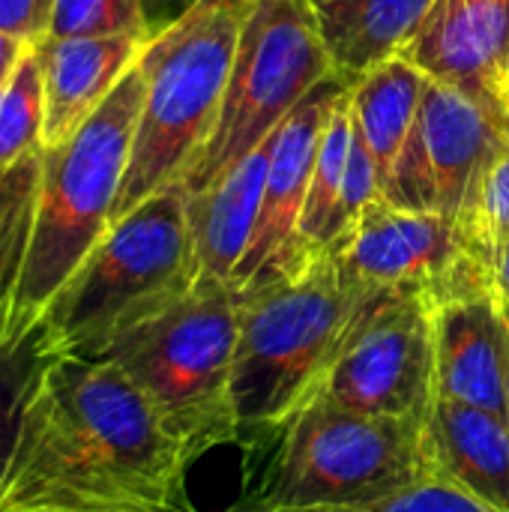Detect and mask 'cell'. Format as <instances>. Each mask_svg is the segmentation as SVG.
<instances>
[{
	"instance_id": "9",
	"label": "cell",
	"mask_w": 509,
	"mask_h": 512,
	"mask_svg": "<svg viewBox=\"0 0 509 512\" xmlns=\"http://www.w3.org/2000/svg\"><path fill=\"white\" fill-rule=\"evenodd\" d=\"M435 306L423 294H372L321 393L357 414L423 426L438 402Z\"/></svg>"
},
{
	"instance_id": "15",
	"label": "cell",
	"mask_w": 509,
	"mask_h": 512,
	"mask_svg": "<svg viewBox=\"0 0 509 512\" xmlns=\"http://www.w3.org/2000/svg\"><path fill=\"white\" fill-rule=\"evenodd\" d=\"M147 42L141 36H48L36 45L45 87V150L66 144L99 111Z\"/></svg>"
},
{
	"instance_id": "23",
	"label": "cell",
	"mask_w": 509,
	"mask_h": 512,
	"mask_svg": "<svg viewBox=\"0 0 509 512\" xmlns=\"http://www.w3.org/2000/svg\"><path fill=\"white\" fill-rule=\"evenodd\" d=\"M459 225L483 258H489L492 249L509 243V135L492 153Z\"/></svg>"
},
{
	"instance_id": "12",
	"label": "cell",
	"mask_w": 509,
	"mask_h": 512,
	"mask_svg": "<svg viewBox=\"0 0 509 512\" xmlns=\"http://www.w3.org/2000/svg\"><path fill=\"white\" fill-rule=\"evenodd\" d=\"M348 87L351 84L342 75L330 72L276 129L258 225L249 252L231 282L237 294L273 276L285 261L303 216V204H306V192H309V180L327 120L333 114V105Z\"/></svg>"
},
{
	"instance_id": "5",
	"label": "cell",
	"mask_w": 509,
	"mask_h": 512,
	"mask_svg": "<svg viewBox=\"0 0 509 512\" xmlns=\"http://www.w3.org/2000/svg\"><path fill=\"white\" fill-rule=\"evenodd\" d=\"M243 15L246 0H192L144 45V99L114 219L183 183L198 162L222 111Z\"/></svg>"
},
{
	"instance_id": "17",
	"label": "cell",
	"mask_w": 509,
	"mask_h": 512,
	"mask_svg": "<svg viewBox=\"0 0 509 512\" xmlns=\"http://www.w3.org/2000/svg\"><path fill=\"white\" fill-rule=\"evenodd\" d=\"M273 135L210 186L189 192V228L198 276L234 282L258 225Z\"/></svg>"
},
{
	"instance_id": "10",
	"label": "cell",
	"mask_w": 509,
	"mask_h": 512,
	"mask_svg": "<svg viewBox=\"0 0 509 512\" xmlns=\"http://www.w3.org/2000/svg\"><path fill=\"white\" fill-rule=\"evenodd\" d=\"M342 276L366 294H423L435 303L492 294L489 258L462 225L438 213L402 210L381 195L330 249Z\"/></svg>"
},
{
	"instance_id": "30",
	"label": "cell",
	"mask_w": 509,
	"mask_h": 512,
	"mask_svg": "<svg viewBox=\"0 0 509 512\" xmlns=\"http://www.w3.org/2000/svg\"><path fill=\"white\" fill-rule=\"evenodd\" d=\"M504 108H507V117H509V72H507V99H504Z\"/></svg>"
},
{
	"instance_id": "25",
	"label": "cell",
	"mask_w": 509,
	"mask_h": 512,
	"mask_svg": "<svg viewBox=\"0 0 509 512\" xmlns=\"http://www.w3.org/2000/svg\"><path fill=\"white\" fill-rule=\"evenodd\" d=\"M330 512H492L483 504H477L474 498H468L465 492H459L456 486L444 483L435 474H423L420 480L402 486L393 495H384L378 501L360 504V507H348V510H330Z\"/></svg>"
},
{
	"instance_id": "2",
	"label": "cell",
	"mask_w": 509,
	"mask_h": 512,
	"mask_svg": "<svg viewBox=\"0 0 509 512\" xmlns=\"http://www.w3.org/2000/svg\"><path fill=\"white\" fill-rule=\"evenodd\" d=\"M141 99L144 72L135 63L66 144L39 153L24 246L3 312V327L12 336H36L57 294L108 234Z\"/></svg>"
},
{
	"instance_id": "27",
	"label": "cell",
	"mask_w": 509,
	"mask_h": 512,
	"mask_svg": "<svg viewBox=\"0 0 509 512\" xmlns=\"http://www.w3.org/2000/svg\"><path fill=\"white\" fill-rule=\"evenodd\" d=\"M54 0H0V30L39 45L51 27Z\"/></svg>"
},
{
	"instance_id": "6",
	"label": "cell",
	"mask_w": 509,
	"mask_h": 512,
	"mask_svg": "<svg viewBox=\"0 0 509 512\" xmlns=\"http://www.w3.org/2000/svg\"><path fill=\"white\" fill-rule=\"evenodd\" d=\"M270 432V450L228 512L360 507L429 474L423 426L348 411L321 390Z\"/></svg>"
},
{
	"instance_id": "3",
	"label": "cell",
	"mask_w": 509,
	"mask_h": 512,
	"mask_svg": "<svg viewBox=\"0 0 509 512\" xmlns=\"http://www.w3.org/2000/svg\"><path fill=\"white\" fill-rule=\"evenodd\" d=\"M369 297L330 252L237 294L231 405L240 438L279 426L321 390Z\"/></svg>"
},
{
	"instance_id": "26",
	"label": "cell",
	"mask_w": 509,
	"mask_h": 512,
	"mask_svg": "<svg viewBox=\"0 0 509 512\" xmlns=\"http://www.w3.org/2000/svg\"><path fill=\"white\" fill-rule=\"evenodd\" d=\"M381 195V174L378 165L369 153V147L363 144V138L354 132L351 138V153H348V168H345V180H342V195H339V213H336V228H339V240L345 237V231L360 219V213ZM336 240V243H339Z\"/></svg>"
},
{
	"instance_id": "28",
	"label": "cell",
	"mask_w": 509,
	"mask_h": 512,
	"mask_svg": "<svg viewBox=\"0 0 509 512\" xmlns=\"http://www.w3.org/2000/svg\"><path fill=\"white\" fill-rule=\"evenodd\" d=\"M489 288L501 306H509V243L489 252Z\"/></svg>"
},
{
	"instance_id": "1",
	"label": "cell",
	"mask_w": 509,
	"mask_h": 512,
	"mask_svg": "<svg viewBox=\"0 0 509 512\" xmlns=\"http://www.w3.org/2000/svg\"><path fill=\"white\" fill-rule=\"evenodd\" d=\"M192 468L150 399L105 357H45L18 414L0 512H198Z\"/></svg>"
},
{
	"instance_id": "18",
	"label": "cell",
	"mask_w": 509,
	"mask_h": 512,
	"mask_svg": "<svg viewBox=\"0 0 509 512\" xmlns=\"http://www.w3.org/2000/svg\"><path fill=\"white\" fill-rule=\"evenodd\" d=\"M336 75L354 84L408 51L435 0H303Z\"/></svg>"
},
{
	"instance_id": "29",
	"label": "cell",
	"mask_w": 509,
	"mask_h": 512,
	"mask_svg": "<svg viewBox=\"0 0 509 512\" xmlns=\"http://www.w3.org/2000/svg\"><path fill=\"white\" fill-rule=\"evenodd\" d=\"M33 45L18 39V36H9L0 30V90L6 87V81L12 78V72L18 69V63L24 60V54L30 51Z\"/></svg>"
},
{
	"instance_id": "22",
	"label": "cell",
	"mask_w": 509,
	"mask_h": 512,
	"mask_svg": "<svg viewBox=\"0 0 509 512\" xmlns=\"http://www.w3.org/2000/svg\"><path fill=\"white\" fill-rule=\"evenodd\" d=\"M153 33L156 27L147 18L144 0H54L51 27H48L51 39H66V36L150 39Z\"/></svg>"
},
{
	"instance_id": "4",
	"label": "cell",
	"mask_w": 509,
	"mask_h": 512,
	"mask_svg": "<svg viewBox=\"0 0 509 512\" xmlns=\"http://www.w3.org/2000/svg\"><path fill=\"white\" fill-rule=\"evenodd\" d=\"M198 279L189 192L174 183L114 219L39 324L48 357H102Z\"/></svg>"
},
{
	"instance_id": "7",
	"label": "cell",
	"mask_w": 509,
	"mask_h": 512,
	"mask_svg": "<svg viewBox=\"0 0 509 512\" xmlns=\"http://www.w3.org/2000/svg\"><path fill=\"white\" fill-rule=\"evenodd\" d=\"M237 354V291L231 282L198 276L195 285L126 330L102 354L156 408L192 462L240 441L231 375Z\"/></svg>"
},
{
	"instance_id": "16",
	"label": "cell",
	"mask_w": 509,
	"mask_h": 512,
	"mask_svg": "<svg viewBox=\"0 0 509 512\" xmlns=\"http://www.w3.org/2000/svg\"><path fill=\"white\" fill-rule=\"evenodd\" d=\"M429 474L492 512H509V417L438 399L423 423Z\"/></svg>"
},
{
	"instance_id": "19",
	"label": "cell",
	"mask_w": 509,
	"mask_h": 512,
	"mask_svg": "<svg viewBox=\"0 0 509 512\" xmlns=\"http://www.w3.org/2000/svg\"><path fill=\"white\" fill-rule=\"evenodd\" d=\"M429 75L405 54L372 66L351 84V123L369 147L381 183L402 153L423 105Z\"/></svg>"
},
{
	"instance_id": "14",
	"label": "cell",
	"mask_w": 509,
	"mask_h": 512,
	"mask_svg": "<svg viewBox=\"0 0 509 512\" xmlns=\"http://www.w3.org/2000/svg\"><path fill=\"white\" fill-rule=\"evenodd\" d=\"M438 399L507 417L509 324L495 294H462L435 306Z\"/></svg>"
},
{
	"instance_id": "11",
	"label": "cell",
	"mask_w": 509,
	"mask_h": 512,
	"mask_svg": "<svg viewBox=\"0 0 509 512\" xmlns=\"http://www.w3.org/2000/svg\"><path fill=\"white\" fill-rule=\"evenodd\" d=\"M507 135V114L429 78L414 129L381 183V198L402 210L462 222L492 153Z\"/></svg>"
},
{
	"instance_id": "31",
	"label": "cell",
	"mask_w": 509,
	"mask_h": 512,
	"mask_svg": "<svg viewBox=\"0 0 509 512\" xmlns=\"http://www.w3.org/2000/svg\"><path fill=\"white\" fill-rule=\"evenodd\" d=\"M504 315H507V324H509V306H504ZM507 417H509V399H507Z\"/></svg>"
},
{
	"instance_id": "20",
	"label": "cell",
	"mask_w": 509,
	"mask_h": 512,
	"mask_svg": "<svg viewBox=\"0 0 509 512\" xmlns=\"http://www.w3.org/2000/svg\"><path fill=\"white\" fill-rule=\"evenodd\" d=\"M348 93H351V87L333 105V114L327 120V129H324V138H321V147L315 156V168H312V180H309V192H306V204H303V216H300L294 243L276 273L294 267L297 261L309 258V255L330 252L339 240L336 213H339V195H342V180H345L351 138H354Z\"/></svg>"
},
{
	"instance_id": "21",
	"label": "cell",
	"mask_w": 509,
	"mask_h": 512,
	"mask_svg": "<svg viewBox=\"0 0 509 512\" xmlns=\"http://www.w3.org/2000/svg\"><path fill=\"white\" fill-rule=\"evenodd\" d=\"M45 126V87H42V60L33 45L6 87L0 90V177L33 162L42 147Z\"/></svg>"
},
{
	"instance_id": "24",
	"label": "cell",
	"mask_w": 509,
	"mask_h": 512,
	"mask_svg": "<svg viewBox=\"0 0 509 512\" xmlns=\"http://www.w3.org/2000/svg\"><path fill=\"white\" fill-rule=\"evenodd\" d=\"M45 357L48 354L39 345V330L36 336H12L0 321V480L12 453L24 393Z\"/></svg>"
},
{
	"instance_id": "13",
	"label": "cell",
	"mask_w": 509,
	"mask_h": 512,
	"mask_svg": "<svg viewBox=\"0 0 509 512\" xmlns=\"http://www.w3.org/2000/svg\"><path fill=\"white\" fill-rule=\"evenodd\" d=\"M405 57L507 114L509 0H435Z\"/></svg>"
},
{
	"instance_id": "8",
	"label": "cell",
	"mask_w": 509,
	"mask_h": 512,
	"mask_svg": "<svg viewBox=\"0 0 509 512\" xmlns=\"http://www.w3.org/2000/svg\"><path fill=\"white\" fill-rule=\"evenodd\" d=\"M333 72L303 0H246L216 129L189 168L186 192H201L255 147Z\"/></svg>"
}]
</instances>
